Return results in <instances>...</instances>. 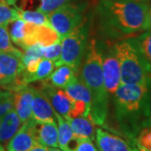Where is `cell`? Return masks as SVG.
I'll return each instance as SVG.
<instances>
[{
  "instance_id": "cell-1",
  "label": "cell",
  "mask_w": 151,
  "mask_h": 151,
  "mask_svg": "<svg viewBox=\"0 0 151 151\" xmlns=\"http://www.w3.org/2000/svg\"><path fill=\"white\" fill-rule=\"evenodd\" d=\"M119 129L133 145L136 135L148 126L151 105V80L141 84L121 83L113 95Z\"/></svg>"
},
{
  "instance_id": "cell-2",
  "label": "cell",
  "mask_w": 151,
  "mask_h": 151,
  "mask_svg": "<svg viewBox=\"0 0 151 151\" xmlns=\"http://www.w3.org/2000/svg\"><path fill=\"white\" fill-rule=\"evenodd\" d=\"M149 3L101 0L97 8L103 33L122 38L148 30Z\"/></svg>"
},
{
  "instance_id": "cell-3",
  "label": "cell",
  "mask_w": 151,
  "mask_h": 151,
  "mask_svg": "<svg viewBox=\"0 0 151 151\" xmlns=\"http://www.w3.org/2000/svg\"><path fill=\"white\" fill-rule=\"evenodd\" d=\"M102 60V48L97 40L92 39L87 43L81 77L92 96L88 118L94 124L104 127L108 115L109 95L104 84Z\"/></svg>"
},
{
  "instance_id": "cell-4",
  "label": "cell",
  "mask_w": 151,
  "mask_h": 151,
  "mask_svg": "<svg viewBox=\"0 0 151 151\" xmlns=\"http://www.w3.org/2000/svg\"><path fill=\"white\" fill-rule=\"evenodd\" d=\"M113 47L120 65L121 83L141 84L150 81L151 76L129 38L116 42Z\"/></svg>"
},
{
  "instance_id": "cell-5",
  "label": "cell",
  "mask_w": 151,
  "mask_h": 151,
  "mask_svg": "<svg viewBox=\"0 0 151 151\" xmlns=\"http://www.w3.org/2000/svg\"><path fill=\"white\" fill-rule=\"evenodd\" d=\"M88 30L89 29L84 23L61 39V54L60 59L55 63V66L69 65L78 74L86 53Z\"/></svg>"
},
{
  "instance_id": "cell-6",
  "label": "cell",
  "mask_w": 151,
  "mask_h": 151,
  "mask_svg": "<svg viewBox=\"0 0 151 151\" xmlns=\"http://www.w3.org/2000/svg\"><path fill=\"white\" fill-rule=\"evenodd\" d=\"M84 9L82 5L67 3L49 15L51 27L58 33L60 39L84 24Z\"/></svg>"
},
{
  "instance_id": "cell-7",
  "label": "cell",
  "mask_w": 151,
  "mask_h": 151,
  "mask_svg": "<svg viewBox=\"0 0 151 151\" xmlns=\"http://www.w3.org/2000/svg\"><path fill=\"white\" fill-rule=\"evenodd\" d=\"M22 54L0 53V74L4 80V88L12 91L20 85L21 76L24 70Z\"/></svg>"
},
{
  "instance_id": "cell-8",
  "label": "cell",
  "mask_w": 151,
  "mask_h": 151,
  "mask_svg": "<svg viewBox=\"0 0 151 151\" xmlns=\"http://www.w3.org/2000/svg\"><path fill=\"white\" fill-rule=\"evenodd\" d=\"M102 66L105 88L108 95L113 96L121 84L120 65L113 47H107L105 52L102 48Z\"/></svg>"
},
{
  "instance_id": "cell-9",
  "label": "cell",
  "mask_w": 151,
  "mask_h": 151,
  "mask_svg": "<svg viewBox=\"0 0 151 151\" xmlns=\"http://www.w3.org/2000/svg\"><path fill=\"white\" fill-rule=\"evenodd\" d=\"M61 40L58 33L50 25H39L26 23V35L24 41V50L34 45L49 46Z\"/></svg>"
},
{
  "instance_id": "cell-10",
  "label": "cell",
  "mask_w": 151,
  "mask_h": 151,
  "mask_svg": "<svg viewBox=\"0 0 151 151\" xmlns=\"http://www.w3.org/2000/svg\"><path fill=\"white\" fill-rule=\"evenodd\" d=\"M38 90L48 99L56 113L65 119L69 117L72 100L65 91L55 87L45 80H44L41 86Z\"/></svg>"
},
{
  "instance_id": "cell-11",
  "label": "cell",
  "mask_w": 151,
  "mask_h": 151,
  "mask_svg": "<svg viewBox=\"0 0 151 151\" xmlns=\"http://www.w3.org/2000/svg\"><path fill=\"white\" fill-rule=\"evenodd\" d=\"M14 109L18 114L20 121L25 123L31 119V103H32L35 87L29 85H21L13 90Z\"/></svg>"
},
{
  "instance_id": "cell-12",
  "label": "cell",
  "mask_w": 151,
  "mask_h": 151,
  "mask_svg": "<svg viewBox=\"0 0 151 151\" xmlns=\"http://www.w3.org/2000/svg\"><path fill=\"white\" fill-rule=\"evenodd\" d=\"M32 119L23 123L16 134L8 142V151H29L38 144L34 134Z\"/></svg>"
},
{
  "instance_id": "cell-13",
  "label": "cell",
  "mask_w": 151,
  "mask_h": 151,
  "mask_svg": "<svg viewBox=\"0 0 151 151\" xmlns=\"http://www.w3.org/2000/svg\"><path fill=\"white\" fill-rule=\"evenodd\" d=\"M31 119L37 123L57 124L54 108L46 97L35 88L31 103Z\"/></svg>"
},
{
  "instance_id": "cell-14",
  "label": "cell",
  "mask_w": 151,
  "mask_h": 151,
  "mask_svg": "<svg viewBox=\"0 0 151 151\" xmlns=\"http://www.w3.org/2000/svg\"><path fill=\"white\" fill-rule=\"evenodd\" d=\"M95 139L100 151H136L128 141L100 128L96 129Z\"/></svg>"
},
{
  "instance_id": "cell-15",
  "label": "cell",
  "mask_w": 151,
  "mask_h": 151,
  "mask_svg": "<svg viewBox=\"0 0 151 151\" xmlns=\"http://www.w3.org/2000/svg\"><path fill=\"white\" fill-rule=\"evenodd\" d=\"M34 134L39 144L50 148L58 147L57 124L37 123L34 121Z\"/></svg>"
},
{
  "instance_id": "cell-16",
  "label": "cell",
  "mask_w": 151,
  "mask_h": 151,
  "mask_svg": "<svg viewBox=\"0 0 151 151\" xmlns=\"http://www.w3.org/2000/svg\"><path fill=\"white\" fill-rule=\"evenodd\" d=\"M58 129V147L62 151H74L79 139H76L70 124L59 113L55 112Z\"/></svg>"
},
{
  "instance_id": "cell-17",
  "label": "cell",
  "mask_w": 151,
  "mask_h": 151,
  "mask_svg": "<svg viewBox=\"0 0 151 151\" xmlns=\"http://www.w3.org/2000/svg\"><path fill=\"white\" fill-rule=\"evenodd\" d=\"M70 124L73 134L79 139L94 140L96 136V127L89 118L83 116L68 118L65 119Z\"/></svg>"
},
{
  "instance_id": "cell-18",
  "label": "cell",
  "mask_w": 151,
  "mask_h": 151,
  "mask_svg": "<svg viewBox=\"0 0 151 151\" xmlns=\"http://www.w3.org/2000/svg\"><path fill=\"white\" fill-rule=\"evenodd\" d=\"M129 39L140 55L147 72L151 76V31H145Z\"/></svg>"
},
{
  "instance_id": "cell-19",
  "label": "cell",
  "mask_w": 151,
  "mask_h": 151,
  "mask_svg": "<svg viewBox=\"0 0 151 151\" xmlns=\"http://www.w3.org/2000/svg\"><path fill=\"white\" fill-rule=\"evenodd\" d=\"M22 122L13 108L6 113L0 124V142L8 143L20 128Z\"/></svg>"
},
{
  "instance_id": "cell-20",
  "label": "cell",
  "mask_w": 151,
  "mask_h": 151,
  "mask_svg": "<svg viewBox=\"0 0 151 151\" xmlns=\"http://www.w3.org/2000/svg\"><path fill=\"white\" fill-rule=\"evenodd\" d=\"M77 75L78 74L72 67L67 65H60L52 71L45 81H49V83L55 87L62 89L76 79Z\"/></svg>"
},
{
  "instance_id": "cell-21",
  "label": "cell",
  "mask_w": 151,
  "mask_h": 151,
  "mask_svg": "<svg viewBox=\"0 0 151 151\" xmlns=\"http://www.w3.org/2000/svg\"><path fill=\"white\" fill-rule=\"evenodd\" d=\"M54 61L46 58H42L36 70L32 74H24L23 72L20 79V85H29L35 81H42L47 79L55 68Z\"/></svg>"
},
{
  "instance_id": "cell-22",
  "label": "cell",
  "mask_w": 151,
  "mask_h": 151,
  "mask_svg": "<svg viewBox=\"0 0 151 151\" xmlns=\"http://www.w3.org/2000/svg\"><path fill=\"white\" fill-rule=\"evenodd\" d=\"M64 91L71 99L83 102L91 108V104H92L91 92L86 85L82 82V81H80L77 77L65 86Z\"/></svg>"
},
{
  "instance_id": "cell-23",
  "label": "cell",
  "mask_w": 151,
  "mask_h": 151,
  "mask_svg": "<svg viewBox=\"0 0 151 151\" xmlns=\"http://www.w3.org/2000/svg\"><path fill=\"white\" fill-rule=\"evenodd\" d=\"M9 33L11 41L20 48H24V41L26 35V22L22 20L21 19L13 21Z\"/></svg>"
},
{
  "instance_id": "cell-24",
  "label": "cell",
  "mask_w": 151,
  "mask_h": 151,
  "mask_svg": "<svg viewBox=\"0 0 151 151\" xmlns=\"http://www.w3.org/2000/svg\"><path fill=\"white\" fill-rule=\"evenodd\" d=\"M17 9L19 12V19H21L22 20L26 23L35 24L39 25H50L48 16H46L42 12L38 10H22L19 9Z\"/></svg>"
},
{
  "instance_id": "cell-25",
  "label": "cell",
  "mask_w": 151,
  "mask_h": 151,
  "mask_svg": "<svg viewBox=\"0 0 151 151\" xmlns=\"http://www.w3.org/2000/svg\"><path fill=\"white\" fill-rule=\"evenodd\" d=\"M133 145L140 151H151V125L144 127L138 133Z\"/></svg>"
},
{
  "instance_id": "cell-26",
  "label": "cell",
  "mask_w": 151,
  "mask_h": 151,
  "mask_svg": "<svg viewBox=\"0 0 151 151\" xmlns=\"http://www.w3.org/2000/svg\"><path fill=\"white\" fill-rule=\"evenodd\" d=\"M9 24L0 25V53H14V54H22L21 50L16 49L11 41L8 29Z\"/></svg>"
},
{
  "instance_id": "cell-27",
  "label": "cell",
  "mask_w": 151,
  "mask_h": 151,
  "mask_svg": "<svg viewBox=\"0 0 151 151\" xmlns=\"http://www.w3.org/2000/svg\"><path fill=\"white\" fill-rule=\"evenodd\" d=\"M19 19L17 9L11 8L6 0H0V25L9 24Z\"/></svg>"
},
{
  "instance_id": "cell-28",
  "label": "cell",
  "mask_w": 151,
  "mask_h": 151,
  "mask_svg": "<svg viewBox=\"0 0 151 151\" xmlns=\"http://www.w3.org/2000/svg\"><path fill=\"white\" fill-rule=\"evenodd\" d=\"M72 0H40L37 10L49 16L53 11Z\"/></svg>"
},
{
  "instance_id": "cell-29",
  "label": "cell",
  "mask_w": 151,
  "mask_h": 151,
  "mask_svg": "<svg viewBox=\"0 0 151 151\" xmlns=\"http://www.w3.org/2000/svg\"><path fill=\"white\" fill-rule=\"evenodd\" d=\"M61 54V40L57 41L49 46L43 47V58L50 60L55 63Z\"/></svg>"
},
{
  "instance_id": "cell-30",
  "label": "cell",
  "mask_w": 151,
  "mask_h": 151,
  "mask_svg": "<svg viewBox=\"0 0 151 151\" xmlns=\"http://www.w3.org/2000/svg\"><path fill=\"white\" fill-rule=\"evenodd\" d=\"M14 108V98L13 95L0 102V124L1 121L8 112Z\"/></svg>"
},
{
  "instance_id": "cell-31",
  "label": "cell",
  "mask_w": 151,
  "mask_h": 151,
  "mask_svg": "<svg viewBox=\"0 0 151 151\" xmlns=\"http://www.w3.org/2000/svg\"><path fill=\"white\" fill-rule=\"evenodd\" d=\"M74 151H97L91 139H79Z\"/></svg>"
},
{
  "instance_id": "cell-32",
  "label": "cell",
  "mask_w": 151,
  "mask_h": 151,
  "mask_svg": "<svg viewBox=\"0 0 151 151\" xmlns=\"http://www.w3.org/2000/svg\"><path fill=\"white\" fill-rule=\"evenodd\" d=\"M13 95V92L10 90H8L4 87H2L0 86V102L4 100L8 97H11Z\"/></svg>"
},
{
  "instance_id": "cell-33",
  "label": "cell",
  "mask_w": 151,
  "mask_h": 151,
  "mask_svg": "<svg viewBox=\"0 0 151 151\" xmlns=\"http://www.w3.org/2000/svg\"><path fill=\"white\" fill-rule=\"evenodd\" d=\"M29 151H50V148H49L47 146L42 145L38 143Z\"/></svg>"
},
{
  "instance_id": "cell-34",
  "label": "cell",
  "mask_w": 151,
  "mask_h": 151,
  "mask_svg": "<svg viewBox=\"0 0 151 151\" xmlns=\"http://www.w3.org/2000/svg\"><path fill=\"white\" fill-rule=\"evenodd\" d=\"M147 24H148V30L151 31V4L149 5L148 16H147Z\"/></svg>"
},
{
  "instance_id": "cell-35",
  "label": "cell",
  "mask_w": 151,
  "mask_h": 151,
  "mask_svg": "<svg viewBox=\"0 0 151 151\" xmlns=\"http://www.w3.org/2000/svg\"><path fill=\"white\" fill-rule=\"evenodd\" d=\"M116 1H125V2H143V3H149L150 0H116Z\"/></svg>"
},
{
  "instance_id": "cell-36",
  "label": "cell",
  "mask_w": 151,
  "mask_h": 151,
  "mask_svg": "<svg viewBox=\"0 0 151 151\" xmlns=\"http://www.w3.org/2000/svg\"><path fill=\"white\" fill-rule=\"evenodd\" d=\"M6 1H7V3L10 6H15L16 5L17 2H18V0H6Z\"/></svg>"
},
{
  "instance_id": "cell-37",
  "label": "cell",
  "mask_w": 151,
  "mask_h": 151,
  "mask_svg": "<svg viewBox=\"0 0 151 151\" xmlns=\"http://www.w3.org/2000/svg\"><path fill=\"white\" fill-rule=\"evenodd\" d=\"M4 86H5V84H4V78H3L2 75L0 74V86L4 87Z\"/></svg>"
},
{
  "instance_id": "cell-38",
  "label": "cell",
  "mask_w": 151,
  "mask_h": 151,
  "mask_svg": "<svg viewBox=\"0 0 151 151\" xmlns=\"http://www.w3.org/2000/svg\"><path fill=\"white\" fill-rule=\"evenodd\" d=\"M148 125H151V105H150V118H149V123Z\"/></svg>"
},
{
  "instance_id": "cell-39",
  "label": "cell",
  "mask_w": 151,
  "mask_h": 151,
  "mask_svg": "<svg viewBox=\"0 0 151 151\" xmlns=\"http://www.w3.org/2000/svg\"><path fill=\"white\" fill-rule=\"evenodd\" d=\"M50 151H62V150H58L57 148H50Z\"/></svg>"
},
{
  "instance_id": "cell-40",
  "label": "cell",
  "mask_w": 151,
  "mask_h": 151,
  "mask_svg": "<svg viewBox=\"0 0 151 151\" xmlns=\"http://www.w3.org/2000/svg\"><path fill=\"white\" fill-rule=\"evenodd\" d=\"M0 151H6L5 149L4 148V146L2 145L1 144H0Z\"/></svg>"
},
{
  "instance_id": "cell-41",
  "label": "cell",
  "mask_w": 151,
  "mask_h": 151,
  "mask_svg": "<svg viewBox=\"0 0 151 151\" xmlns=\"http://www.w3.org/2000/svg\"><path fill=\"white\" fill-rule=\"evenodd\" d=\"M136 151H140V150H137V149H136Z\"/></svg>"
}]
</instances>
